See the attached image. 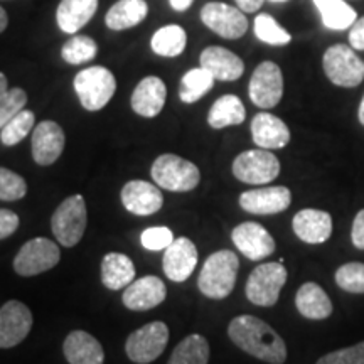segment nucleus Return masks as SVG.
<instances>
[{
  "mask_svg": "<svg viewBox=\"0 0 364 364\" xmlns=\"http://www.w3.org/2000/svg\"><path fill=\"white\" fill-rule=\"evenodd\" d=\"M33 312L19 300H9L0 307V349L21 344L33 329Z\"/></svg>",
  "mask_w": 364,
  "mask_h": 364,
  "instance_id": "ddd939ff",
  "label": "nucleus"
},
{
  "mask_svg": "<svg viewBox=\"0 0 364 364\" xmlns=\"http://www.w3.org/2000/svg\"><path fill=\"white\" fill-rule=\"evenodd\" d=\"M280 174L279 159L267 149L241 152L233 162V176L245 184L262 186L277 179Z\"/></svg>",
  "mask_w": 364,
  "mask_h": 364,
  "instance_id": "1a4fd4ad",
  "label": "nucleus"
},
{
  "mask_svg": "<svg viewBox=\"0 0 364 364\" xmlns=\"http://www.w3.org/2000/svg\"><path fill=\"white\" fill-rule=\"evenodd\" d=\"M247 118V110L245 105L235 95H225L218 98L211 110L208 113V124L211 129H225V127L240 125Z\"/></svg>",
  "mask_w": 364,
  "mask_h": 364,
  "instance_id": "c85d7f7f",
  "label": "nucleus"
},
{
  "mask_svg": "<svg viewBox=\"0 0 364 364\" xmlns=\"http://www.w3.org/2000/svg\"><path fill=\"white\" fill-rule=\"evenodd\" d=\"M235 247L240 250L241 255L248 258V260H263V258L270 257L275 252V240L272 235L258 223H241L231 233Z\"/></svg>",
  "mask_w": 364,
  "mask_h": 364,
  "instance_id": "4468645a",
  "label": "nucleus"
},
{
  "mask_svg": "<svg viewBox=\"0 0 364 364\" xmlns=\"http://www.w3.org/2000/svg\"><path fill=\"white\" fill-rule=\"evenodd\" d=\"M75 91L81 107L88 112H98L107 107L117 91V80L103 66H90L75 76Z\"/></svg>",
  "mask_w": 364,
  "mask_h": 364,
  "instance_id": "20e7f679",
  "label": "nucleus"
},
{
  "mask_svg": "<svg viewBox=\"0 0 364 364\" xmlns=\"http://www.w3.org/2000/svg\"><path fill=\"white\" fill-rule=\"evenodd\" d=\"M198 265V248L189 238H176L164 252V273L172 282H186Z\"/></svg>",
  "mask_w": 364,
  "mask_h": 364,
  "instance_id": "2eb2a0df",
  "label": "nucleus"
},
{
  "mask_svg": "<svg viewBox=\"0 0 364 364\" xmlns=\"http://www.w3.org/2000/svg\"><path fill=\"white\" fill-rule=\"evenodd\" d=\"M166 284L159 277L147 275L139 280H134L129 287H125L122 300H124V306L130 311L145 312L161 306L166 300Z\"/></svg>",
  "mask_w": 364,
  "mask_h": 364,
  "instance_id": "a211bd4d",
  "label": "nucleus"
},
{
  "mask_svg": "<svg viewBox=\"0 0 364 364\" xmlns=\"http://www.w3.org/2000/svg\"><path fill=\"white\" fill-rule=\"evenodd\" d=\"M98 44L90 36H75L63 46L61 56L68 65H83L97 58Z\"/></svg>",
  "mask_w": 364,
  "mask_h": 364,
  "instance_id": "72a5a7b5",
  "label": "nucleus"
},
{
  "mask_svg": "<svg viewBox=\"0 0 364 364\" xmlns=\"http://www.w3.org/2000/svg\"><path fill=\"white\" fill-rule=\"evenodd\" d=\"M292 193L285 186L247 191L240 196V206L252 215H279L289 209Z\"/></svg>",
  "mask_w": 364,
  "mask_h": 364,
  "instance_id": "f3484780",
  "label": "nucleus"
},
{
  "mask_svg": "<svg viewBox=\"0 0 364 364\" xmlns=\"http://www.w3.org/2000/svg\"><path fill=\"white\" fill-rule=\"evenodd\" d=\"M140 241H142V247L150 250V252H161V250H166L174 241V233L166 226L147 228L140 235Z\"/></svg>",
  "mask_w": 364,
  "mask_h": 364,
  "instance_id": "ea45409f",
  "label": "nucleus"
},
{
  "mask_svg": "<svg viewBox=\"0 0 364 364\" xmlns=\"http://www.w3.org/2000/svg\"><path fill=\"white\" fill-rule=\"evenodd\" d=\"M122 204L132 215L150 216L161 211L164 196L159 186L147 181H130L122 189Z\"/></svg>",
  "mask_w": 364,
  "mask_h": 364,
  "instance_id": "6ab92c4d",
  "label": "nucleus"
},
{
  "mask_svg": "<svg viewBox=\"0 0 364 364\" xmlns=\"http://www.w3.org/2000/svg\"><path fill=\"white\" fill-rule=\"evenodd\" d=\"M186 44H188V34L181 26L171 24L164 26L154 34L150 46L152 51L164 58H176L184 53Z\"/></svg>",
  "mask_w": 364,
  "mask_h": 364,
  "instance_id": "7c9ffc66",
  "label": "nucleus"
},
{
  "mask_svg": "<svg viewBox=\"0 0 364 364\" xmlns=\"http://www.w3.org/2000/svg\"><path fill=\"white\" fill-rule=\"evenodd\" d=\"M327 29L344 31L356 22V11L344 0H314Z\"/></svg>",
  "mask_w": 364,
  "mask_h": 364,
  "instance_id": "c756f323",
  "label": "nucleus"
},
{
  "mask_svg": "<svg viewBox=\"0 0 364 364\" xmlns=\"http://www.w3.org/2000/svg\"><path fill=\"white\" fill-rule=\"evenodd\" d=\"M295 306L304 317L312 318V321H322L332 314L329 295L324 292L321 285L314 284V282H307L300 287L295 295Z\"/></svg>",
  "mask_w": 364,
  "mask_h": 364,
  "instance_id": "a878e982",
  "label": "nucleus"
},
{
  "mask_svg": "<svg viewBox=\"0 0 364 364\" xmlns=\"http://www.w3.org/2000/svg\"><path fill=\"white\" fill-rule=\"evenodd\" d=\"M9 91V85H7V78H6V75H4V73H0V98L4 97V95H6Z\"/></svg>",
  "mask_w": 364,
  "mask_h": 364,
  "instance_id": "09e8293b",
  "label": "nucleus"
},
{
  "mask_svg": "<svg viewBox=\"0 0 364 364\" xmlns=\"http://www.w3.org/2000/svg\"><path fill=\"white\" fill-rule=\"evenodd\" d=\"M201 21L213 33L225 39H238L248 31V19L243 11L223 2L206 4L201 11Z\"/></svg>",
  "mask_w": 364,
  "mask_h": 364,
  "instance_id": "f8f14e48",
  "label": "nucleus"
},
{
  "mask_svg": "<svg viewBox=\"0 0 364 364\" xmlns=\"http://www.w3.org/2000/svg\"><path fill=\"white\" fill-rule=\"evenodd\" d=\"M201 68L208 70L220 81H236L245 73V63L230 49L220 46H209L201 53Z\"/></svg>",
  "mask_w": 364,
  "mask_h": 364,
  "instance_id": "4be33fe9",
  "label": "nucleus"
},
{
  "mask_svg": "<svg viewBox=\"0 0 364 364\" xmlns=\"http://www.w3.org/2000/svg\"><path fill=\"white\" fill-rule=\"evenodd\" d=\"M86 223H88V211L83 196L75 194L59 204L51 218L53 233L58 243L63 247H76L83 238Z\"/></svg>",
  "mask_w": 364,
  "mask_h": 364,
  "instance_id": "39448f33",
  "label": "nucleus"
},
{
  "mask_svg": "<svg viewBox=\"0 0 364 364\" xmlns=\"http://www.w3.org/2000/svg\"><path fill=\"white\" fill-rule=\"evenodd\" d=\"M255 36L262 43L270 46H285L292 41V36L287 33L284 27L268 14L257 16V19H255Z\"/></svg>",
  "mask_w": 364,
  "mask_h": 364,
  "instance_id": "c9c22d12",
  "label": "nucleus"
},
{
  "mask_svg": "<svg viewBox=\"0 0 364 364\" xmlns=\"http://www.w3.org/2000/svg\"><path fill=\"white\" fill-rule=\"evenodd\" d=\"M317 364H364V341L351 348L326 354L318 359Z\"/></svg>",
  "mask_w": 364,
  "mask_h": 364,
  "instance_id": "a19ab883",
  "label": "nucleus"
},
{
  "mask_svg": "<svg viewBox=\"0 0 364 364\" xmlns=\"http://www.w3.org/2000/svg\"><path fill=\"white\" fill-rule=\"evenodd\" d=\"M209 354L211 351L206 338L201 334H191L176 346L167 364H208Z\"/></svg>",
  "mask_w": 364,
  "mask_h": 364,
  "instance_id": "2f4dec72",
  "label": "nucleus"
},
{
  "mask_svg": "<svg viewBox=\"0 0 364 364\" xmlns=\"http://www.w3.org/2000/svg\"><path fill=\"white\" fill-rule=\"evenodd\" d=\"M250 100L258 108H273L284 97V75L279 65L272 61H263L253 71L250 80Z\"/></svg>",
  "mask_w": 364,
  "mask_h": 364,
  "instance_id": "9b49d317",
  "label": "nucleus"
},
{
  "mask_svg": "<svg viewBox=\"0 0 364 364\" xmlns=\"http://www.w3.org/2000/svg\"><path fill=\"white\" fill-rule=\"evenodd\" d=\"M215 85V76L204 68H194L186 73L181 80L179 98L184 103H196Z\"/></svg>",
  "mask_w": 364,
  "mask_h": 364,
  "instance_id": "473e14b6",
  "label": "nucleus"
},
{
  "mask_svg": "<svg viewBox=\"0 0 364 364\" xmlns=\"http://www.w3.org/2000/svg\"><path fill=\"white\" fill-rule=\"evenodd\" d=\"M351 240L358 250H364V209H361L354 218Z\"/></svg>",
  "mask_w": 364,
  "mask_h": 364,
  "instance_id": "c03bdc74",
  "label": "nucleus"
},
{
  "mask_svg": "<svg viewBox=\"0 0 364 364\" xmlns=\"http://www.w3.org/2000/svg\"><path fill=\"white\" fill-rule=\"evenodd\" d=\"M243 12H255L263 6V0H235Z\"/></svg>",
  "mask_w": 364,
  "mask_h": 364,
  "instance_id": "a18cd8bd",
  "label": "nucleus"
},
{
  "mask_svg": "<svg viewBox=\"0 0 364 364\" xmlns=\"http://www.w3.org/2000/svg\"><path fill=\"white\" fill-rule=\"evenodd\" d=\"M66 361L70 364H103L105 353L97 338L85 331H73L63 344Z\"/></svg>",
  "mask_w": 364,
  "mask_h": 364,
  "instance_id": "b1692460",
  "label": "nucleus"
},
{
  "mask_svg": "<svg viewBox=\"0 0 364 364\" xmlns=\"http://www.w3.org/2000/svg\"><path fill=\"white\" fill-rule=\"evenodd\" d=\"M61 252L54 241L48 238L29 240L14 258V270L21 277H34L56 267Z\"/></svg>",
  "mask_w": 364,
  "mask_h": 364,
  "instance_id": "9d476101",
  "label": "nucleus"
},
{
  "mask_svg": "<svg viewBox=\"0 0 364 364\" xmlns=\"http://www.w3.org/2000/svg\"><path fill=\"white\" fill-rule=\"evenodd\" d=\"M7 24H9V17H7V12L4 11L2 7H0V33H4V31H6Z\"/></svg>",
  "mask_w": 364,
  "mask_h": 364,
  "instance_id": "de8ad7c7",
  "label": "nucleus"
},
{
  "mask_svg": "<svg viewBox=\"0 0 364 364\" xmlns=\"http://www.w3.org/2000/svg\"><path fill=\"white\" fill-rule=\"evenodd\" d=\"M65 132L56 122L44 120L39 125H36L33 132V159L38 166H51L61 157L65 150Z\"/></svg>",
  "mask_w": 364,
  "mask_h": 364,
  "instance_id": "dca6fc26",
  "label": "nucleus"
},
{
  "mask_svg": "<svg viewBox=\"0 0 364 364\" xmlns=\"http://www.w3.org/2000/svg\"><path fill=\"white\" fill-rule=\"evenodd\" d=\"M149 6L145 0H118L108 11L105 22L112 31H125L145 21Z\"/></svg>",
  "mask_w": 364,
  "mask_h": 364,
  "instance_id": "cd10ccee",
  "label": "nucleus"
},
{
  "mask_svg": "<svg viewBox=\"0 0 364 364\" xmlns=\"http://www.w3.org/2000/svg\"><path fill=\"white\" fill-rule=\"evenodd\" d=\"M336 284L346 292L364 294V263L351 262L336 272Z\"/></svg>",
  "mask_w": 364,
  "mask_h": 364,
  "instance_id": "e433bc0d",
  "label": "nucleus"
},
{
  "mask_svg": "<svg viewBox=\"0 0 364 364\" xmlns=\"http://www.w3.org/2000/svg\"><path fill=\"white\" fill-rule=\"evenodd\" d=\"M19 228V216L11 209H0V240H6Z\"/></svg>",
  "mask_w": 364,
  "mask_h": 364,
  "instance_id": "79ce46f5",
  "label": "nucleus"
},
{
  "mask_svg": "<svg viewBox=\"0 0 364 364\" xmlns=\"http://www.w3.org/2000/svg\"><path fill=\"white\" fill-rule=\"evenodd\" d=\"M252 136L260 149H284L290 142V130L279 117L262 112L253 117Z\"/></svg>",
  "mask_w": 364,
  "mask_h": 364,
  "instance_id": "5701e85b",
  "label": "nucleus"
},
{
  "mask_svg": "<svg viewBox=\"0 0 364 364\" xmlns=\"http://www.w3.org/2000/svg\"><path fill=\"white\" fill-rule=\"evenodd\" d=\"M270 2H287V0H270Z\"/></svg>",
  "mask_w": 364,
  "mask_h": 364,
  "instance_id": "3c124183",
  "label": "nucleus"
},
{
  "mask_svg": "<svg viewBox=\"0 0 364 364\" xmlns=\"http://www.w3.org/2000/svg\"><path fill=\"white\" fill-rule=\"evenodd\" d=\"M326 76L331 83L343 88H354L364 80V61L346 44L331 46L322 59Z\"/></svg>",
  "mask_w": 364,
  "mask_h": 364,
  "instance_id": "0eeeda50",
  "label": "nucleus"
},
{
  "mask_svg": "<svg viewBox=\"0 0 364 364\" xmlns=\"http://www.w3.org/2000/svg\"><path fill=\"white\" fill-rule=\"evenodd\" d=\"M27 193L24 177L0 167V201H19Z\"/></svg>",
  "mask_w": 364,
  "mask_h": 364,
  "instance_id": "4c0bfd02",
  "label": "nucleus"
},
{
  "mask_svg": "<svg viewBox=\"0 0 364 364\" xmlns=\"http://www.w3.org/2000/svg\"><path fill=\"white\" fill-rule=\"evenodd\" d=\"M34 124V113L31 110H22L21 113H17L2 130H0V140H2V144L7 145V147L17 145L33 132Z\"/></svg>",
  "mask_w": 364,
  "mask_h": 364,
  "instance_id": "f704fd0d",
  "label": "nucleus"
},
{
  "mask_svg": "<svg viewBox=\"0 0 364 364\" xmlns=\"http://www.w3.org/2000/svg\"><path fill=\"white\" fill-rule=\"evenodd\" d=\"M27 93L22 88H11L0 98V130L12 120L17 113L24 110Z\"/></svg>",
  "mask_w": 364,
  "mask_h": 364,
  "instance_id": "58836bf2",
  "label": "nucleus"
},
{
  "mask_svg": "<svg viewBox=\"0 0 364 364\" xmlns=\"http://www.w3.org/2000/svg\"><path fill=\"white\" fill-rule=\"evenodd\" d=\"M287 282V270L282 262H270L258 265L250 273L245 292L255 306L272 307L280 297Z\"/></svg>",
  "mask_w": 364,
  "mask_h": 364,
  "instance_id": "423d86ee",
  "label": "nucleus"
},
{
  "mask_svg": "<svg viewBox=\"0 0 364 364\" xmlns=\"http://www.w3.org/2000/svg\"><path fill=\"white\" fill-rule=\"evenodd\" d=\"M238 268V257L230 250H220V252L209 255L198 279L201 294L213 300L226 299L235 289Z\"/></svg>",
  "mask_w": 364,
  "mask_h": 364,
  "instance_id": "f03ea898",
  "label": "nucleus"
},
{
  "mask_svg": "<svg viewBox=\"0 0 364 364\" xmlns=\"http://www.w3.org/2000/svg\"><path fill=\"white\" fill-rule=\"evenodd\" d=\"M292 226L295 235L309 245L326 243L332 235V218L321 209H302L294 216Z\"/></svg>",
  "mask_w": 364,
  "mask_h": 364,
  "instance_id": "aec40b11",
  "label": "nucleus"
},
{
  "mask_svg": "<svg viewBox=\"0 0 364 364\" xmlns=\"http://www.w3.org/2000/svg\"><path fill=\"white\" fill-rule=\"evenodd\" d=\"M228 336L241 351L268 364L287 361V346L279 332L255 316H238L228 326Z\"/></svg>",
  "mask_w": 364,
  "mask_h": 364,
  "instance_id": "f257e3e1",
  "label": "nucleus"
},
{
  "mask_svg": "<svg viewBox=\"0 0 364 364\" xmlns=\"http://www.w3.org/2000/svg\"><path fill=\"white\" fill-rule=\"evenodd\" d=\"M135 280L134 262L124 253H108L102 262V282L107 289L120 290Z\"/></svg>",
  "mask_w": 364,
  "mask_h": 364,
  "instance_id": "bb28decb",
  "label": "nucleus"
},
{
  "mask_svg": "<svg viewBox=\"0 0 364 364\" xmlns=\"http://www.w3.org/2000/svg\"><path fill=\"white\" fill-rule=\"evenodd\" d=\"M169 343V327L164 322H149L140 329L132 332L125 343V353L130 361L149 364L166 351Z\"/></svg>",
  "mask_w": 364,
  "mask_h": 364,
  "instance_id": "6e6552de",
  "label": "nucleus"
},
{
  "mask_svg": "<svg viewBox=\"0 0 364 364\" xmlns=\"http://www.w3.org/2000/svg\"><path fill=\"white\" fill-rule=\"evenodd\" d=\"M150 174L159 188L171 193H189L201 182V172L198 166L174 154H164L157 157L152 164Z\"/></svg>",
  "mask_w": 364,
  "mask_h": 364,
  "instance_id": "7ed1b4c3",
  "label": "nucleus"
},
{
  "mask_svg": "<svg viewBox=\"0 0 364 364\" xmlns=\"http://www.w3.org/2000/svg\"><path fill=\"white\" fill-rule=\"evenodd\" d=\"M167 98L166 83L157 76H147L132 93V108L136 115L154 118L162 112Z\"/></svg>",
  "mask_w": 364,
  "mask_h": 364,
  "instance_id": "412c9836",
  "label": "nucleus"
},
{
  "mask_svg": "<svg viewBox=\"0 0 364 364\" xmlns=\"http://www.w3.org/2000/svg\"><path fill=\"white\" fill-rule=\"evenodd\" d=\"M358 117H359V122L364 125V97L361 100V105H359V112H358Z\"/></svg>",
  "mask_w": 364,
  "mask_h": 364,
  "instance_id": "8fccbe9b",
  "label": "nucleus"
},
{
  "mask_svg": "<svg viewBox=\"0 0 364 364\" xmlns=\"http://www.w3.org/2000/svg\"><path fill=\"white\" fill-rule=\"evenodd\" d=\"M349 44H351L353 49L364 51V17L356 19V22L351 26V31H349Z\"/></svg>",
  "mask_w": 364,
  "mask_h": 364,
  "instance_id": "37998d69",
  "label": "nucleus"
},
{
  "mask_svg": "<svg viewBox=\"0 0 364 364\" xmlns=\"http://www.w3.org/2000/svg\"><path fill=\"white\" fill-rule=\"evenodd\" d=\"M98 0H61L56 19L63 33L76 34L97 14Z\"/></svg>",
  "mask_w": 364,
  "mask_h": 364,
  "instance_id": "393cba45",
  "label": "nucleus"
},
{
  "mask_svg": "<svg viewBox=\"0 0 364 364\" xmlns=\"http://www.w3.org/2000/svg\"><path fill=\"white\" fill-rule=\"evenodd\" d=\"M193 2L194 0H171V7L177 12H184V11H188Z\"/></svg>",
  "mask_w": 364,
  "mask_h": 364,
  "instance_id": "49530a36",
  "label": "nucleus"
}]
</instances>
